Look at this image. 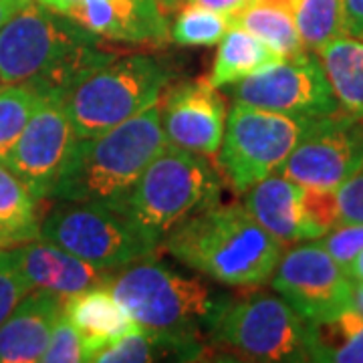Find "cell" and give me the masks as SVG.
I'll use <instances>...</instances> for the list:
<instances>
[{
	"mask_svg": "<svg viewBox=\"0 0 363 363\" xmlns=\"http://www.w3.org/2000/svg\"><path fill=\"white\" fill-rule=\"evenodd\" d=\"M75 142L77 133L63 101L45 99L2 164L13 169L30 194L43 202L49 200Z\"/></svg>",
	"mask_w": 363,
	"mask_h": 363,
	"instance_id": "cell-13",
	"label": "cell"
},
{
	"mask_svg": "<svg viewBox=\"0 0 363 363\" xmlns=\"http://www.w3.org/2000/svg\"><path fill=\"white\" fill-rule=\"evenodd\" d=\"M214 359L252 363L311 362V321L279 293L252 291L233 298L208 333Z\"/></svg>",
	"mask_w": 363,
	"mask_h": 363,
	"instance_id": "cell-6",
	"label": "cell"
},
{
	"mask_svg": "<svg viewBox=\"0 0 363 363\" xmlns=\"http://www.w3.org/2000/svg\"><path fill=\"white\" fill-rule=\"evenodd\" d=\"M363 166V117L339 109L313 119L277 174L301 186L337 190Z\"/></svg>",
	"mask_w": 363,
	"mask_h": 363,
	"instance_id": "cell-12",
	"label": "cell"
},
{
	"mask_svg": "<svg viewBox=\"0 0 363 363\" xmlns=\"http://www.w3.org/2000/svg\"><path fill=\"white\" fill-rule=\"evenodd\" d=\"M279 52L264 40L250 35L245 28L233 26L218 43V51L208 75V83L216 89L230 87L242 79L257 75L260 71L283 61Z\"/></svg>",
	"mask_w": 363,
	"mask_h": 363,
	"instance_id": "cell-20",
	"label": "cell"
},
{
	"mask_svg": "<svg viewBox=\"0 0 363 363\" xmlns=\"http://www.w3.org/2000/svg\"><path fill=\"white\" fill-rule=\"evenodd\" d=\"M271 286L311 323L353 307V279L319 240L286 250L272 272Z\"/></svg>",
	"mask_w": 363,
	"mask_h": 363,
	"instance_id": "cell-11",
	"label": "cell"
},
{
	"mask_svg": "<svg viewBox=\"0 0 363 363\" xmlns=\"http://www.w3.org/2000/svg\"><path fill=\"white\" fill-rule=\"evenodd\" d=\"M233 99L286 116H331L341 109L317 52L303 51L230 85Z\"/></svg>",
	"mask_w": 363,
	"mask_h": 363,
	"instance_id": "cell-10",
	"label": "cell"
},
{
	"mask_svg": "<svg viewBox=\"0 0 363 363\" xmlns=\"http://www.w3.org/2000/svg\"><path fill=\"white\" fill-rule=\"evenodd\" d=\"M311 121V117L286 116L234 101L218 152L222 176L234 192L242 194L257 182L277 174Z\"/></svg>",
	"mask_w": 363,
	"mask_h": 363,
	"instance_id": "cell-9",
	"label": "cell"
},
{
	"mask_svg": "<svg viewBox=\"0 0 363 363\" xmlns=\"http://www.w3.org/2000/svg\"><path fill=\"white\" fill-rule=\"evenodd\" d=\"M105 285L143 329L198 337H208L233 301L202 277L182 274L154 257L117 269Z\"/></svg>",
	"mask_w": 363,
	"mask_h": 363,
	"instance_id": "cell-4",
	"label": "cell"
},
{
	"mask_svg": "<svg viewBox=\"0 0 363 363\" xmlns=\"http://www.w3.org/2000/svg\"><path fill=\"white\" fill-rule=\"evenodd\" d=\"M347 272H350V277L353 279V281H359V283H363V250L357 255V257H355V260L351 262Z\"/></svg>",
	"mask_w": 363,
	"mask_h": 363,
	"instance_id": "cell-38",
	"label": "cell"
},
{
	"mask_svg": "<svg viewBox=\"0 0 363 363\" xmlns=\"http://www.w3.org/2000/svg\"><path fill=\"white\" fill-rule=\"evenodd\" d=\"M63 313L83 337L85 362L97 350L140 331L130 313L121 307L107 285L91 286L63 298Z\"/></svg>",
	"mask_w": 363,
	"mask_h": 363,
	"instance_id": "cell-19",
	"label": "cell"
},
{
	"mask_svg": "<svg viewBox=\"0 0 363 363\" xmlns=\"http://www.w3.org/2000/svg\"><path fill=\"white\" fill-rule=\"evenodd\" d=\"M192 2V4H202L206 9H212V11H218L222 14H228L233 16L236 14L240 9H245L250 0H186V4Z\"/></svg>",
	"mask_w": 363,
	"mask_h": 363,
	"instance_id": "cell-34",
	"label": "cell"
},
{
	"mask_svg": "<svg viewBox=\"0 0 363 363\" xmlns=\"http://www.w3.org/2000/svg\"><path fill=\"white\" fill-rule=\"evenodd\" d=\"M63 14L105 40L138 45L169 40L168 16L156 0H79Z\"/></svg>",
	"mask_w": 363,
	"mask_h": 363,
	"instance_id": "cell-15",
	"label": "cell"
},
{
	"mask_svg": "<svg viewBox=\"0 0 363 363\" xmlns=\"http://www.w3.org/2000/svg\"><path fill=\"white\" fill-rule=\"evenodd\" d=\"M335 194L341 222H363V166L339 186Z\"/></svg>",
	"mask_w": 363,
	"mask_h": 363,
	"instance_id": "cell-32",
	"label": "cell"
},
{
	"mask_svg": "<svg viewBox=\"0 0 363 363\" xmlns=\"http://www.w3.org/2000/svg\"><path fill=\"white\" fill-rule=\"evenodd\" d=\"M162 248L216 283L257 289L271 283L283 245L242 204H212L162 238Z\"/></svg>",
	"mask_w": 363,
	"mask_h": 363,
	"instance_id": "cell-2",
	"label": "cell"
},
{
	"mask_svg": "<svg viewBox=\"0 0 363 363\" xmlns=\"http://www.w3.org/2000/svg\"><path fill=\"white\" fill-rule=\"evenodd\" d=\"M242 206L283 247L317 240L305 214L303 186L281 174H272L242 192Z\"/></svg>",
	"mask_w": 363,
	"mask_h": 363,
	"instance_id": "cell-18",
	"label": "cell"
},
{
	"mask_svg": "<svg viewBox=\"0 0 363 363\" xmlns=\"http://www.w3.org/2000/svg\"><path fill=\"white\" fill-rule=\"evenodd\" d=\"M67 14L28 0L0 26V83L28 85L43 99L63 101L85 75L116 55Z\"/></svg>",
	"mask_w": 363,
	"mask_h": 363,
	"instance_id": "cell-1",
	"label": "cell"
},
{
	"mask_svg": "<svg viewBox=\"0 0 363 363\" xmlns=\"http://www.w3.org/2000/svg\"><path fill=\"white\" fill-rule=\"evenodd\" d=\"M28 0H0V26L6 25Z\"/></svg>",
	"mask_w": 363,
	"mask_h": 363,
	"instance_id": "cell-35",
	"label": "cell"
},
{
	"mask_svg": "<svg viewBox=\"0 0 363 363\" xmlns=\"http://www.w3.org/2000/svg\"><path fill=\"white\" fill-rule=\"evenodd\" d=\"M345 35L363 39V0H343Z\"/></svg>",
	"mask_w": 363,
	"mask_h": 363,
	"instance_id": "cell-33",
	"label": "cell"
},
{
	"mask_svg": "<svg viewBox=\"0 0 363 363\" xmlns=\"http://www.w3.org/2000/svg\"><path fill=\"white\" fill-rule=\"evenodd\" d=\"M45 99L28 85L0 83V162L11 154L30 116Z\"/></svg>",
	"mask_w": 363,
	"mask_h": 363,
	"instance_id": "cell-27",
	"label": "cell"
},
{
	"mask_svg": "<svg viewBox=\"0 0 363 363\" xmlns=\"http://www.w3.org/2000/svg\"><path fill=\"white\" fill-rule=\"evenodd\" d=\"M35 2H39L43 6L51 9V11H57V13H65L69 6H73L79 0H35Z\"/></svg>",
	"mask_w": 363,
	"mask_h": 363,
	"instance_id": "cell-36",
	"label": "cell"
},
{
	"mask_svg": "<svg viewBox=\"0 0 363 363\" xmlns=\"http://www.w3.org/2000/svg\"><path fill=\"white\" fill-rule=\"evenodd\" d=\"M168 145L160 101L111 130L77 138L49 200L113 206Z\"/></svg>",
	"mask_w": 363,
	"mask_h": 363,
	"instance_id": "cell-3",
	"label": "cell"
},
{
	"mask_svg": "<svg viewBox=\"0 0 363 363\" xmlns=\"http://www.w3.org/2000/svg\"><path fill=\"white\" fill-rule=\"evenodd\" d=\"M230 21L233 26L259 37L285 59L305 51L293 18V0H250Z\"/></svg>",
	"mask_w": 363,
	"mask_h": 363,
	"instance_id": "cell-21",
	"label": "cell"
},
{
	"mask_svg": "<svg viewBox=\"0 0 363 363\" xmlns=\"http://www.w3.org/2000/svg\"><path fill=\"white\" fill-rule=\"evenodd\" d=\"M162 128L168 143L200 156H218L226 130V104L206 81H184L160 99Z\"/></svg>",
	"mask_w": 363,
	"mask_h": 363,
	"instance_id": "cell-14",
	"label": "cell"
},
{
	"mask_svg": "<svg viewBox=\"0 0 363 363\" xmlns=\"http://www.w3.org/2000/svg\"><path fill=\"white\" fill-rule=\"evenodd\" d=\"M222 178L206 156L168 143L113 204L157 247L178 224L218 204Z\"/></svg>",
	"mask_w": 363,
	"mask_h": 363,
	"instance_id": "cell-5",
	"label": "cell"
},
{
	"mask_svg": "<svg viewBox=\"0 0 363 363\" xmlns=\"http://www.w3.org/2000/svg\"><path fill=\"white\" fill-rule=\"evenodd\" d=\"M311 362L363 363V315L347 309L311 323Z\"/></svg>",
	"mask_w": 363,
	"mask_h": 363,
	"instance_id": "cell-24",
	"label": "cell"
},
{
	"mask_svg": "<svg viewBox=\"0 0 363 363\" xmlns=\"http://www.w3.org/2000/svg\"><path fill=\"white\" fill-rule=\"evenodd\" d=\"M303 204L315 238H321L341 222L335 190L303 186Z\"/></svg>",
	"mask_w": 363,
	"mask_h": 363,
	"instance_id": "cell-29",
	"label": "cell"
},
{
	"mask_svg": "<svg viewBox=\"0 0 363 363\" xmlns=\"http://www.w3.org/2000/svg\"><path fill=\"white\" fill-rule=\"evenodd\" d=\"M157 9L162 11V13L169 16V14H174L178 9H182L184 4H186V0H156Z\"/></svg>",
	"mask_w": 363,
	"mask_h": 363,
	"instance_id": "cell-37",
	"label": "cell"
},
{
	"mask_svg": "<svg viewBox=\"0 0 363 363\" xmlns=\"http://www.w3.org/2000/svg\"><path fill=\"white\" fill-rule=\"evenodd\" d=\"M63 313V297L33 289L0 325V363H37L43 359L52 327Z\"/></svg>",
	"mask_w": 363,
	"mask_h": 363,
	"instance_id": "cell-17",
	"label": "cell"
},
{
	"mask_svg": "<svg viewBox=\"0 0 363 363\" xmlns=\"http://www.w3.org/2000/svg\"><path fill=\"white\" fill-rule=\"evenodd\" d=\"M39 233V200L13 169L0 162V247L37 240Z\"/></svg>",
	"mask_w": 363,
	"mask_h": 363,
	"instance_id": "cell-23",
	"label": "cell"
},
{
	"mask_svg": "<svg viewBox=\"0 0 363 363\" xmlns=\"http://www.w3.org/2000/svg\"><path fill=\"white\" fill-rule=\"evenodd\" d=\"M293 18L309 52H319L329 40L345 35L343 0H293Z\"/></svg>",
	"mask_w": 363,
	"mask_h": 363,
	"instance_id": "cell-25",
	"label": "cell"
},
{
	"mask_svg": "<svg viewBox=\"0 0 363 363\" xmlns=\"http://www.w3.org/2000/svg\"><path fill=\"white\" fill-rule=\"evenodd\" d=\"M353 309L363 315V283L353 281Z\"/></svg>",
	"mask_w": 363,
	"mask_h": 363,
	"instance_id": "cell-39",
	"label": "cell"
},
{
	"mask_svg": "<svg viewBox=\"0 0 363 363\" xmlns=\"http://www.w3.org/2000/svg\"><path fill=\"white\" fill-rule=\"evenodd\" d=\"M317 55L341 109L363 117V39L341 35Z\"/></svg>",
	"mask_w": 363,
	"mask_h": 363,
	"instance_id": "cell-22",
	"label": "cell"
},
{
	"mask_svg": "<svg viewBox=\"0 0 363 363\" xmlns=\"http://www.w3.org/2000/svg\"><path fill=\"white\" fill-rule=\"evenodd\" d=\"M33 291L18 264L13 247H0V325L9 319L14 307Z\"/></svg>",
	"mask_w": 363,
	"mask_h": 363,
	"instance_id": "cell-28",
	"label": "cell"
},
{
	"mask_svg": "<svg viewBox=\"0 0 363 363\" xmlns=\"http://www.w3.org/2000/svg\"><path fill=\"white\" fill-rule=\"evenodd\" d=\"M39 238L105 271L154 257L157 248L130 218L104 202H59L40 218Z\"/></svg>",
	"mask_w": 363,
	"mask_h": 363,
	"instance_id": "cell-8",
	"label": "cell"
},
{
	"mask_svg": "<svg viewBox=\"0 0 363 363\" xmlns=\"http://www.w3.org/2000/svg\"><path fill=\"white\" fill-rule=\"evenodd\" d=\"M14 255L33 289L69 297L91 286L105 285L113 271L93 267L87 260L43 238L14 245Z\"/></svg>",
	"mask_w": 363,
	"mask_h": 363,
	"instance_id": "cell-16",
	"label": "cell"
},
{
	"mask_svg": "<svg viewBox=\"0 0 363 363\" xmlns=\"http://www.w3.org/2000/svg\"><path fill=\"white\" fill-rule=\"evenodd\" d=\"M230 28L233 21L228 14L188 2L176 11L169 39L180 47H214Z\"/></svg>",
	"mask_w": 363,
	"mask_h": 363,
	"instance_id": "cell-26",
	"label": "cell"
},
{
	"mask_svg": "<svg viewBox=\"0 0 363 363\" xmlns=\"http://www.w3.org/2000/svg\"><path fill=\"white\" fill-rule=\"evenodd\" d=\"M321 247L347 271L363 250V222H339L335 228L317 238Z\"/></svg>",
	"mask_w": 363,
	"mask_h": 363,
	"instance_id": "cell-31",
	"label": "cell"
},
{
	"mask_svg": "<svg viewBox=\"0 0 363 363\" xmlns=\"http://www.w3.org/2000/svg\"><path fill=\"white\" fill-rule=\"evenodd\" d=\"M43 363H79L85 362V347L83 337L77 327L65 317V313L59 315L57 323L52 327L51 339L47 351L43 355Z\"/></svg>",
	"mask_w": 363,
	"mask_h": 363,
	"instance_id": "cell-30",
	"label": "cell"
},
{
	"mask_svg": "<svg viewBox=\"0 0 363 363\" xmlns=\"http://www.w3.org/2000/svg\"><path fill=\"white\" fill-rule=\"evenodd\" d=\"M172 79V67L154 55L113 57L81 79L63 105L77 138H91L154 107Z\"/></svg>",
	"mask_w": 363,
	"mask_h": 363,
	"instance_id": "cell-7",
	"label": "cell"
}]
</instances>
